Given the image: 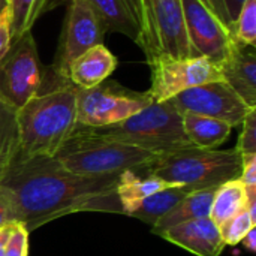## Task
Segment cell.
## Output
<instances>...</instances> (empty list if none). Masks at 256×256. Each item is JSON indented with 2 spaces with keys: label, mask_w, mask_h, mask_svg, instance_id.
Here are the masks:
<instances>
[{
  "label": "cell",
  "mask_w": 256,
  "mask_h": 256,
  "mask_svg": "<svg viewBox=\"0 0 256 256\" xmlns=\"http://www.w3.org/2000/svg\"><path fill=\"white\" fill-rule=\"evenodd\" d=\"M118 177L72 174L54 158L15 159L0 174V189L9 196L16 222L30 232L76 212L122 213L116 194Z\"/></svg>",
  "instance_id": "1"
},
{
  "label": "cell",
  "mask_w": 256,
  "mask_h": 256,
  "mask_svg": "<svg viewBox=\"0 0 256 256\" xmlns=\"http://www.w3.org/2000/svg\"><path fill=\"white\" fill-rule=\"evenodd\" d=\"M75 110L76 87L68 81L26 102L16 111V159L54 158L76 128Z\"/></svg>",
  "instance_id": "2"
},
{
  "label": "cell",
  "mask_w": 256,
  "mask_h": 256,
  "mask_svg": "<svg viewBox=\"0 0 256 256\" xmlns=\"http://www.w3.org/2000/svg\"><path fill=\"white\" fill-rule=\"evenodd\" d=\"M159 156L147 150L108 140L78 126L63 142L54 159L78 176H110L152 165Z\"/></svg>",
  "instance_id": "3"
},
{
  "label": "cell",
  "mask_w": 256,
  "mask_h": 256,
  "mask_svg": "<svg viewBox=\"0 0 256 256\" xmlns=\"http://www.w3.org/2000/svg\"><path fill=\"white\" fill-rule=\"evenodd\" d=\"M243 156L234 150L184 148L160 154L146 174L154 176L170 186H186L194 190L218 188L242 174Z\"/></svg>",
  "instance_id": "4"
},
{
  "label": "cell",
  "mask_w": 256,
  "mask_h": 256,
  "mask_svg": "<svg viewBox=\"0 0 256 256\" xmlns=\"http://www.w3.org/2000/svg\"><path fill=\"white\" fill-rule=\"evenodd\" d=\"M88 129L99 136L129 144L158 156L195 147L184 134L182 112L171 100L152 102L117 124Z\"/></svg>",
  "instance_id": "5"
},
{
  "label": "cell",
  "mask_w": 256,
  "mask_h": 256,
  "mask_svg": "<svg viewBox=\"0 0 256 256\" xmlns=\"http://www.w3.org/2000/svg\"><path fill=\"white\" fill-rule=\"evenodd\" d=\"M138 46L147 63L159 57H192L182 0H140Z\"/></svg>",
  "instance_id": "6"
},
{
  "label": "cell",
  "mask_w": 256,
  "mask_h": 256,
  "mask_svg": "<svg viewBox=\"0 0 256 256\" xmlns=\"http://www.w3.org/2000/svg\"><path fill=\"white\" fill-rule=\"evenodd\" d=\"M45 68L40 63L32 32L12 42L0 60V99L18 111L33 96L40 93Z\"/></svg>",
  "instance_id": "7"
},
{
  "label": "cell",
  "mask_w": 256,
  "mask_h": 256,
  "mask_svg": "<svg viewBox=\"0 0 256 256\" xmlns=\"http://www.w3.org/2000/svg\"><path fill=\"white\" fill-rule=\"evenodd\" d=\"M148 93L129 92L116 84L104 82L93 88H76V124L105 128L124 122L152 104Z\"/></svg>",
  "instance_id": "8"
},
{
  "label": "cell",
  "mask_w": 256,
  "mask_h": 256,
  "mask_svg": "<svg viewBox=\"0 0 256 256\" xmlns=\"http://www.w3.org/2000/svg\"><path fill=\"white\" fill-rule=\"evenodd\" d=\"M148 66L152 87L147 93L153 102H166L188 88L222 80L219 64L207 57H159Z\"/></svg>",
  "instance_id": "9"
},
{
  "label": "cell",
  "mask_w": 256,
  "mask_h": 256,
  "mask_svg": "<svg viewBox=\"0 0 256 256\" xmlns=\"http://www.w3.org/2000/svg\"><path fill=\"white\" fill-rule=\"evenodd\" d=\"M105 33V24L88 0H70L52 72L62 81H66L70 62L88 48L104 44Z\"/></svg>",
  "instance_id": "10"
},
{
  "label": "cell",
  "mask_w": 256,
  "mask_h": 256,
  "mask_svg": "<svg viewBox=\"0 0 256 256\" xmlns=\"http://www.w3.org/2000/svg\"><path fill=\"white\" fill-rule=\"evenodd\" d=\"M170 100L182 114L189 112L222 120L231 128L242 126L246 116L254 110L224 80L188 88Z\"/></svg>",
  "instance_id": "11"
},
{
  "label": "cell",
  "mask_w": 256,
  "mask_h": 256,
  "mask_svg": "<svg viewBox=\"0 0 256 256\" xmlns=\"http://www.w3.org/2000/svg\"><path fill=\"white\" fill-rule=\"evenodd\" d=\"M182 6L192 57H207L220 64L234 44L231 28L202 0H182Z\"/></svg>",
  "instance_id": "12"
},
{
  "label": "cell",
  "mask_w": 256,
  "mask_h": 256,
  "mask_svg": "<svg viewBox=\"0 0 256 256\" xmlns=\"http://www.w3.org/2000/svg\"><path fill=\"white\" fill-rule=\"evenodd\" d=\"M160 237L196 256H219L226 246L218 225L210 218L176 225L162 232Z\"/></svg>",
  "instance_id": "13"
},
{
  "label": "cell",
  "mask_w": 256,
  "mask_h": 256,
  "mask_svg": "<svg viewBox=\"0 0 256 256\" xmlns=\"http://www.w3.org/2000/svg\"><path fill=\"white\" fill-rule=\"evenodd\" d=\"M222 80L226 81L236 93L252 108H256V54L255 46L234 44L226 58L219 64Z\"/></svg>",
  "instance_id": "14"
},
{
  "label": "cell",
  "mask_w": 256,
  "mask_h": 256,
  "mask_svg": "<svg viewBox=\"0 0 256 256\" xmlns=\"http://www.w3.org/2000/svg\"><path fill=\"white\" fill-rule=\"evenodd\" d=\"M117 57L104 45H94L74 58L66 72V81L76 88H93L100 86L117 68Z\"/></svg>",
  "instance_id": "15"
},
{
  "label": "cell",
  "mask_w": 256,
  "mask_h": 256,
  "mask_svg": "<svg viewBox=\"0 0 256 256\" xmlns=\"http://www.w3.org/2000/svg\"><path fill=\"white\" fill-rule=\"evenodd\" d=\"M100 15L106 32L124 34L136 42L140 33V0H88Z\"/></svg>",
  "instance_id": "16"
},
{
  "label": "cell",
  "mask_w": 256,
  "mask_h": 256,
  "mask_svg": "<svg viewBox=\"0 0 256 256\" xmlns=\"http://www.w3.org/2000/svg\"><path fill=\"white\" fill-rule=\"evenodd\" d=\"M214 192H216V188L198 189V190L190 192L176 207H172L165 216L156 220V224L152 226V232L156 236H160L162 232H165L166 230L176 225H180L194 219L210 218Z\"/></svg>",
  "instance_id": "17"
},
{
  "label": "cell",
  "mask_w": 256,
  "mask_h": 256,
  "mask_svg": "<svg viewBox=\"0 0 256 256\" xmlns=\"http://www.w3.org/2000/svg\"><path fill=\"white\" fill-rule=\"evenodd\" d=\"M166 188H170V184L154 176L147 174L146 177H141L138 170L123 171L116 188L122 214H129L130 210L142 200Z\"/></svg>",
  "instance_id": "18"
},
{
  "label": "cell",
  "mask_w": 256,
  "mask_h": 256,
  "mask_svg": "<svg viewBox=\"0 0 256 256\" xmlns=\"http://www.w3.org/2000/svg\"><path fill=\"white\" fill-rule=\"evenodd\" d=\"M183 129L189 141L198 148H216L224 144L230 134L231 126L222 120L202 117L196 114L183 112Z\"/></svg>",
  "instance_id": "19"
},
{
  "label": "cell",
  "mask_w": 256,
  "mask_h": 256,
  "mask_svg": "<svg viewBox=\"0 0 256 256\" xmlns=\"http://www.w3.org/2000/svg\"><path fill=\"white\" fill-rule=\"evenodd\" d=\"M246 206H248L246 184L242 183L238 178L225 182L224 184L216 188L210 219L219 228L225 222L231 220L234 216L244 212Z\"/></svg>",
  "instance_id": "20"
},
{
  "label": "cell",
  "mask_w": 256,
  "mask_h": 256,
  "mask_svg": "<svg viewBox=\"0 0 256 256\" xmlns=\"http://www.w3.org/2000/svg\"><path fill=\"white\" fill-rule=\"evenodd\" d=\"M194 189L186 186H170L164 190H159L146 200H142L140 204H136L128 216L136 218L146 224H150L152 226L159 220L162 216H165L172 207H176L183 198H186Z\"/></svg>",
  "instance_id": "21"
},
{
  "label": "cell",
  "mask_w": 256,
  "mask_h": 256,
  "mask_svg": "<svg viewBox=\"0 0 256 256\" xmlns=\"http://www.w3.org/2000/svg\"><path fill=\"white\" fill-rule=\"evenodd\" d=\"M18 150L16 111L0 99V174L16 159Z\"/></svg>",
  "instance_id": "22"
},
{
  "label": "cell",
  "mask_w": 256,
  "mask_h": 256,
  "mask_svg": "<svg viewBox=\"0 0 256 256\" xmlns=\"http://www.w3.org/2000/svg\"><path fill=\"white\" fill-rule=\"evenodd\" d=\"M231 32L240 44L256 46V0H244Z\"/></svg>",
  "instance_id": "23"
},
{
  "label": "cell",
  "mask_w": 256,
  "mask_h": 256,
  "mask_svg": "<svg viewBox=\"0 0 256 256\" xmlns=\"http://www.w3.org/2000/svg\"><path fill=\"white\" fill-rule=\"evenodd\" d=\"M12 10V42L28 33L33 27V10L36 6V0H10L9 2Z\"/></svg>",
  "instance_id": "24"
},
{
  "label": "cell",
  "mask_w": 256,
  "mask_h": 256,
  "mask_svg": "<svg viewBox=\"0 0 256 256\" xmlns=\"http://www.w3.org/2000/svg\"><path fill=\"white\" fill-rule=\"evenodd\" d=\"M256 222L250 218V214L244 210L240 214L234 216L231 220L225 222L219 226L220 237L225 244L228 246H237L242 243V240L246 237V234L255 228Z\"/></svg>",
  "instance_id": "25"
},
{
  "label": "cell",
  "mask_w": 256,
  "mask_h": 256,
  "mask_svg": "<svg viewBox=\"0 0 256 256\" xmlns=\"http://www.w3.org/2000/svg\"><path fill=\"white\" fill-rule=\"evenodd\" d=\"M243 129L238 136L236 150L244 154H256V108H254L242 123Z\"/></svg>",
  "instance_id": "26"
},
{
  "label": "cell",
  "mask_w": 256,
  "mask_h": 256,
  "mask_svg": "<svg viewBox=\"0 0 256 256\" xmlns=\"http://www.w3.org/2000/svg\"><path fill=\"white\" fill-rule=\"evenodd\" d=\"M28 234L30 232L21 222L14 224L10 237L3 249L4 256H27L28 254Z\"/></svg>",
  "instance_id": "27"
},
{
  "label": "cell",
  "mask_w": 256,
  "mask_h": 256,
  "mask_svg": "<svg viewBox=\"0 0 256 256\" xmlns=\"http://www.w3.org/2000/svg\"><path fill=\"white\" fill-rule=\"evenodd\" d=\"M12 10L9 4H3L0 9V60L8 54L12 45Z\"/></svg>",
  "instance_id": "28"
},
{
  "label": "cell",
  "mask_w": 256,
  "mask_h": 256,
  "mask_svg": "<svg viewBox=\"0 0 256 256\" xmlns=\"http://www.w3.org/2000/svg\"><path fill=\"white\" fill-rule=\"evenodd\" d=\"M238 180L246 186H256V154L243 156V166Z\"/></svg>",
  "instance_id": "29"
},
{
  "label": "cell",
  "mask_w": 256,
  "mask_h": 256,
  "mask_svg": "<svg viewBox=\"0 0 256 256\" xmlns=\"http://www.w3.org/2000/svg\"><path fill=\"white\" fill-rule=\"evenodd\" d=\"M9 224H16V216L9 196L0 189V228Z\"/></svg>",
  "instance_id": "30"
},
{
  "label": "cell",
  "mask_w": 256,
  "mask_h": 256,
  "mask_svg": "<svg viewBox=\"0 0 256 256\" xmlns=\"http://www.w3.org/2000/svg\"><path fill=\"white\" fill-rule=\"evenodd\" d=\"M216 15H218V18L226 26V27H230L231 28V21H230V18H228V15H226V10H225V6H224V2L222 0H202Z\"/></svg>",
  "instance_id": "31"
},
{
  "label": "cell",
  "mask_w": 256,
  "mask_h": 256,
  "mask_svg": "<svg viewBox=\"0 0 256 256\" xmlns=\"http://www.w3.org/2000/svg\"><path fill=\"white\" fill-rule=\"evenodd\" d=\"M222 2H224L226 15H228V18L231 21V26H232V22L236 21V18H237L238 12H240L242 6L244 3V0H222Z\"/></svg>",
  "instance_id": "32"
},
{
  "label": "cell",
  "mask_w": 256,
  "mask_h": 256,
  "mask_svg": "<svg viewBox=\"0 0 256 256\" xmlns=\"http://www.w3.org/2000/svg\"><path fill=\"white\" fill-rule=\"evenodd\" d=\"M52 6H54V0H36V6H34V10H33V26Z\"/></svg>",
  "instance_id": "33"
},
{
  "label": "cell",
  "mask_w": 256,
  "mask_h": 256,
  "mask_svg": "<svg viewBox=\"0 0 256 256\" xmlns=\"http://www.w3.org/2000/svg\"><path fill=\"white\" fill-rule=\"evenodd\" d=\"M242 243H243V246H244V249H248L249 252H255L256 250V228H252L248 234H246V237L242 240Z\"/></svg>",
  "instance_id": "34"
},
{
  "label": "cell",
  "mask_w": 256,
  "mask_h": 256,
  "mask_svg": "<svg viewBox=\"0 0 256 256\" xmlns=\"http://www.w3.org/2000/svg\"><path fill=\"white\" fill-rule=\"evenodd\" d=\"M12 226H14V224L4 225V226H2V228H0V250H3V249H4V246H6V243H8L9 237H10Z\"/></svg>",
  "instance_id": "35"
},
{
  "label": "cell",
  "mask_w": 256,
  "mask_h": 256,
  "mask_svg": "<svg viewBox=\"0 0 256 256\" xmlns=\"http://www.w3.org/2000/svg\"><path fill=\"white\" fill-rule=\"evenodd\" d=\"M0 256H4V252H3V250H0Z\"/></svg>",
  "instance_id": "36"
},
{
  "label": "cell",
  "mask_w": 256,
  "mask_h": 256,
  "mask_svg": "<svg viewBox=\"0 0 256 256\" xmlns=\"http://www.w3.org/2000/svg\"><path fill=\"white\" fill-rule=\"evenodd\" d=\"M9 2H10V0H4V4H9Z\"/></svg>",
  "instance_id": "37"
}]
</instances>
